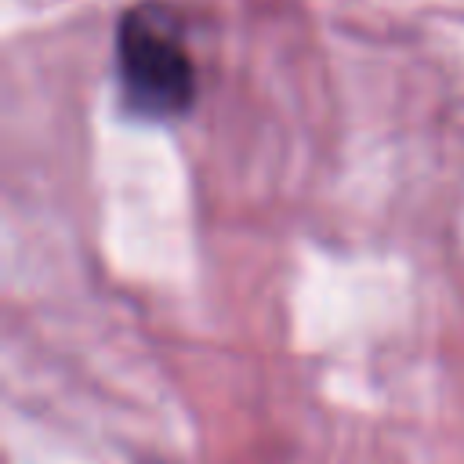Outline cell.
<instances>
[{
    "mask_svg": "<svg viewBox=\"0 0 464 464\" xmlns=\"http://www.w3.org/2000/svg\"><path fill=\"white\" fill-rule=\"evenodd\" d=\"M116 65L123 98L141 116H178L196 98V65L181 22L156 0L123 11L116 29Z\"/></svg>",
    "mask_w": 464,
    "mask_h": 464,
    "instance_id": "cell-1",
    "label": "cell"
}]
</instances>
